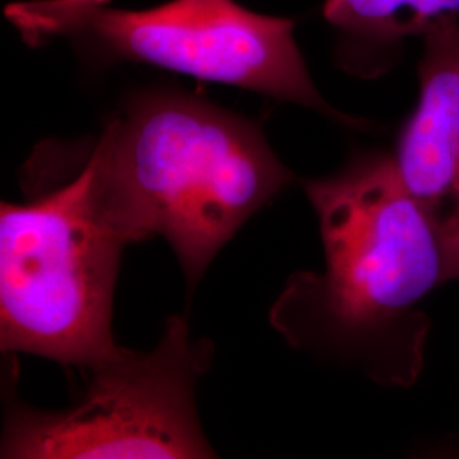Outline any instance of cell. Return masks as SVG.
Returning <instances> with one entry per match:
<instances>
[{
    "mask_svg": "<svg viewBox=\"0 0 459 459\" xmlns=\"http://www.w3.org/2000/svg\"><path fill=\"white\" fill-rule=\"evenodd\" d=\"M303 187L325 265L290 278L271 325L298 351L379 386L411 388L426 364L427 298L449 281L436 230L381 150L358 152Z\"/></svg>",
    "mask_w": 459,
    "mask_h": 459,
    "instance_id": "cell-1",
    "label": "cell"
},
{
    "mask_svg": "<svg viewBox=\"0 0 459 459\" xmlns=\"http://www.w3.org/2000/svg\"><path fill=\"white\" fill-rule=\"evenodd\" d=\"M89 150L130 242L165 238L189 296L233 235L295 179L259 125L172 89L126 99Z\"/></svg>",
    "mask_w": 459,
    "mask_h": 459,
    "instance_id": "cell-2",
    "label": "cell"
},
{
    "mask_svg": "<svg viewBox=\"0 0 459 459\" xmlns=\"http://www.w3.org/2000/svg\"><path fill=\"white\" fill-rule=\"evenodd\" d=\"M0 210V347L75 368L116 354V281L130 242L89 143L45 142Z\"/></svg>",
    "mask_w": 459,
    "mask_h": 459,
    "instance_id": "cell-3",
    "label": "cell"
},
{
    "mask_svg": "<svg viewBox=\"0 0 459 459\" xmlns=\"http://www.w3.org/2000/svg\"><path fill=\"white\" fill-rule=\"evenodd\" d=\"M5 17L28 47L66 41L94 68L157 66L368 128L316 91L293 19L265 16L235 0H170L142 11L119 9L113 0H26L9 4Z\"/></svg>",
    "mask_w": 459,
    "mask_h": 459,
    "instance_id": "cell-4",
    "label": "cell"
},
{
    "mask_svg": "<svg viewBox=\"0 0 459 459\" xmlns=\"http://www.w3.org/2000/svg\"><path fill=\"white\" fill-rule=\"evenodd\" d=\"M193 341L186 315L165 324L155 349L119 347L89 371L82 400L66 411L9 407L0 456L7 459L214 458L197 415L196 386L213 361Z\"/></svg>",
    "mask_w": 459,
    "mask_h": 459,
    "instance_id": "cell-5",
    "label": "cell"
},
{
    "mask_svg": "<svg viewBox=\"0 0 459 459\" xmlns=\"http://www.w3.org/2000/svg\"><path fill=\"white\" fill-rule=\"evenodd\" d=\"M422 39L419 98L392 155L441 240L449 281H459V16L437 21Z\"/></svg>",
    "mask_w": 459,
    "mask_h": 459,
    "instance_id": "cell-6",
    "label": "cell"
},
{
    "mask_svg": "<svg viewBox=\"0 0 459 459\" xmlns=\"http://www.w3.org/2000/svg\"><path fill=\"white\" fill-rule=\"evenodd\" d=\"M459 16V0H325L324 17L335 31V60L359 79L392 70L409 38L444 17Z\"/></svg>",
    "mask_w": 459,
    "mask_h": 459,
    "instance_id": "cell-7",
    "label": "cell"
}]
</instances>
